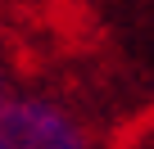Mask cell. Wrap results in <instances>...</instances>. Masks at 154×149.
<instances>
[{"instance_id":"cell-1","label":"cell","mask_w":154,"mask_h":149,"mask_svg":"<svg viewBox=\"0 0 154 149\" xmlns=\"http://www.w3.org/2000/svg\"><path fill=\"white\" fill-rule=\"evenodd\" d=\"M0 149H100L95 122L50 86H23L0 109Z\"/></svg>"},{"instance_id":"cell-2","label":"cell","mask_w":154,"mask_h":149,"mask_svg":"<svg viewBox=\"0 0 154 149\" xmlns=\"http://www.w3.org/2000/svg\"><path fill=\"white\" fill-rule=\"evenodd\" d=\"M23 86H27V82H23L18 63H14V59L5 54V50H0V109H5V104H9V100H14V95H18Z\"/></svg>"}]
</instances>
